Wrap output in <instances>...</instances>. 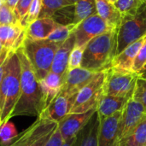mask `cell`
Instances as JSON below:
<instances>
[{
  "instance_id": "cell-1",
  "label": "cell",
  "mask_w": 146,
  "mask_h": 146,
  "mask_svg": "<svg viewBox=\"0 0 146 146\" xmlns=\"http://www.w3.org/2000/svg\"><path fill=\"white\" fill-rule=\"evenodd\" d=\"M15 51L21 65V93L10 118L19 115L38 117L46 108L39 81L22 47Z\"/></svg>"
},
{
  "instance_id": "cell-2",
  "label": "cell",
  "mask_w": 146,
  "mask_h": 146,
  "mask_svg": "<svg viewBox=\"0 0 146 146\" xmlns=\"http://www.w3.org/2000/svg\"><path fill=\"white\" fill-rule=\"evenodd\" d=\"M118 29H111L92 38L86 46L81 68L98 73L110 68L116 56Z\"/></svg>"
},
{
  "instance_id": "cell-3",
  "label": "cell",
  "mask_w": 146,
  "mask_h": 146,
  "mask_svg": "<svg viewBox=\"0 0 146 146\" xmlns=\"http://www.w3.org/2000/svg\"><path fill=\"white\" fill-rule=\"evenodd\" d=\"M21 93V65L16 51L11 50L7 59L0 84L1 126L11 119V114Z\"/></svg>"
},
{
  "instance_id": "cell-4",
  "label": "cell",
  "mask_w": 146,
  "mask_h": 146,
  "mask_svg": "<svg viewBox=\"0 0 146 146\" xmlns=\"http://www.w3.org/2000/svg\"><path fill=\"white\" fill-rule=\"evenodd\" d=\"M61 44L48 39L34 40L25 38L21 47L38 81L50 72L55 54Z\"/></svg>"
},
{
  "instance_id": "cell-5",
  "label": "cell",
  "mask_w": 146,
  "mask_h": 146,
  "mask_svg": "<svg viewBox=\"0 0 146 146\" xmlns=\"http://www.w3.org/2000/svg\"><path fill=\"white\" fill-rule=\"evenodd\" d=\"M146 36V2L134 12L122 15L118 27L116 55Z\"/></svg>"
},
{
  "instance_id": "cell-6",
  "label": "cell",
  "mask_w": 146,
  "mask_h": 146,
  "mask_svg": "<svg viewBox=\"0 0 146 146\" xmlns=\"http://www.w3.org/2000/svg\"><path fill=\"white\" fill-rule=\"evenodd\" d=\"M107 70L98 72L75 96L69 114L85 113L98 107V102L104 95V82Z\"/></svg>"
},
{
  "instance_id": "cell-7",
  "label": "cell",
  "mask_w": 146,
  "mask_h": 146,
  "mask_svg": "<svg viewBox=\"0 0 146 146\" xmlns=\"http://www.w3.org/2000/svg\"><path fill=\"white\" fill-rule=\"evenodd\" d=\"M138 79L136 73H121L109 68L104 82V94L130 100L133 98Z\"/></svg>"
},
{
  "instance_id": "cell-8",
  "label": "cell",
  "mask_w": 146,
  "mask_h": 146,
  "mask_svg": "<svg viewBox=\"0 0 146 146\" xmlns=\"http://www.w3.org/2000/svg\"><path fill=\"white\" fill-rule=\"evenodd\" d=\"M111 29L98 13L92 15L74 27L73 31L75 36L74 46L86 48V44L92 38Z\"/></svg>"
},
{
  "instance_id": "cell-9",
  "label": "cell",
  "mask_w": 146,
  "mask_h": 146,
  "mask_svg": "<svg viewBox=\"0 0 146 146\" xmlns=\"http://www.w3.org/2000/svg\"><path fill=\"white\" fill-rule=\"evenodd\" d=\"M145 119L146 110L144 106L133 98L130 99L122 111L119 122L117 144L131 133Z\"/></svg>"
},
{
  "instance_id": "cell-10",
  "label": "cell",
  "mask_w": 146,
  "mask_h": 146,
  "mask_svg": "<svg viewBox=\"0 0 146 146\" xmlns=\"http://www.w3.org/2000/svg\"><path fill=\"white\" fill-rule=\"evenodd\" d=\"M97 111L96 109L85 113L68 114L59 123L58 128L64 141L74 138L89 122L92 115Z\"/></svg>"
},
{
  "instance_id": "cell-11",
  "label": "cell",
  "mask_w": 146,
  "mask_h": 146,
  "mask_svg": "<svg viewBox=\"0 0 146 146\" xmlns=\"http://www.w3.org/2000/svg\"><path fill=\"white\" fill-rule=\"evenodd\" d=\"M96 74L81 67L68 70L61 91L69 98L74 97L92 80Z\"/></svg>"
},
{
  "instance_id": "cell-12",
  "label": "cell",
  "mask_w": 146,
  "mask_h": 146,
  "mask_svg": "<svg viewBox=\"0 0 146 146\" xmlns=\"http://www.w3.org/2000/svg\"><path fill=\"white\" fill-rule=\"evenodd\" d=\"M57 126V122L52 121L40 115L33 122V124H32L28 128L21 133L15 141L6 146H27L43 133L51 129L56 128Z\"/></svg>"
},
{
  "instance_id": "cell-13",
  "label": "cell",
  "mask_w": 146,
  "mask_h": 146,
  "mask_svg": "<svg viewBox=\"0 0 146 146\" xmlns=\"http://www.w3.org/2000/svg\"><path fill=\"white\" fill-rule=\"evenodd\" d=\"M75 96L69 98L61 91L40 115L52 121L59 123L69 114Z\"/></svg>"
},
{
  "instance_id": "cell-14",
  "label": "cell",
  "mask_w": 146,
  "mask_h": 146,
  "mask_svg": "<svg viewBox=\"0 0 146 146\" xmlns=\"http://www.w3.org/2000/svg\"><path fill=\"white\" fill-rule=\"evenodd\" d=\"M145 39V37L135 41L134 43L128 45L121 53L116 55L113 59L110 68L121 73H132L133 62L138 52L142 47Z\"/></svg>"
},
{
  "instance_id": "cell-15",
  "label": "cell",
  "mask_w": 146,
  "mask_h": 146,
  "mask_svg": "<svg viewBox=\"0 0 146 146\" xmlns=\"http://www.w3.org/2000/svg\"><path fill=\"white\" fill-rule=\"evenodd\" d=\"M122 111L117 112L115 115L100 121V127L98 133V146L117 145L118 127Z\"/></svg>"
},
{
  "instance_id": "cell-16",
  "label": "cell",
  "mask_w": 146,
  "mask_h": 146,
  "mask_svg": "<svg viewBox=\"0 0 146 146\" xmlns=\"http://www.w3.org/2000/svg\"><path fill=\"white\" fill-rule=\"evenodd\" d=\"M74 44L75 36L74 33H72L69 38L65 42H63L57 49L53 59L50 72H53L62 76L66 75L68 72L69 56L73 48L74 47Z\"/></svg>"
},
{
  "instance_id": "cell-17",
  "label": "cell",
  "mask_w": 146,
  "mask_h": 146,
  "mask_svg": "<svg viewBox=\"0 0 146 146\" xmlns=\"http://www.w3.org/2000/svg\"><path fill=\"white\" fill-rule=\"evenodd\" d=\"M100 120L97 111L86 127L75 136L72 146H98Z\"/></svg>"
},
{
  "instance_id": "cell-18",
  "label": "cell",
  "mask_w": 146,
  "mask_h": 146,
  "mask_svg": "<svg viewBox=\"0 0 146 146\" xmlns=\"http://www.w3.org/2000/svg\"><path fill=\"white\" fill-rule=\"evenodd\" d=\"M59 25L51 18H38L26 28V37L34 40L47 39Z\"/></svg>"
},
{
  "instance_id": "cell-19",
  "label": "cell",
  "mask_w": 146,
  "mask_h": 146,
  "mask_svg": "<svg viewBox=\"0 0 146 146\" xmlns=\"http://www.w3.org/2000/svg\"><path fill=\"white\" fill-rule=\"evenodd\" d=\"M128 101V99L124 98L105 94L103 95L97 107V113L98 115L99 120H104L117 112L122 111Z\"/></svg>"
},
{
  "instance_id": "cell-20",
  "label": "cell",
  "mask_w": 146,
  "mask_h": 146,
  "mask_svg": "<svg viewBox=\"0 0 146 146\" xmlns=\"http://www.w3.org/2000/svg\"><path fill=\"white\" fill-rule=\"evenodd\" d=\"M65 80V75L62 76L53 72H50L43 80L39 81L46 107L61 92Z\"/></svg>"
},
{
  "instance_id": "cell-21",
  "label": "cell",
  "mask_w": 146,
  "mask_h": 146,
  "mask_svg": "<svg viewBox=\"0 0 146 146\" xmlns=\"http://www.w3.org/2000/svg\"><path fill=\"white\" fill-rule=\"evenodd\" d=\"M97 13L112 29H118L122 15L109 0H96Z\"/></svg>"
},
{
  "instance_id": "cell-22",
  "label": "cell",
  "mask_w": 146,
  "mask_h": 146,
  "mask_svg": "<svg viewBox=\"0 0 146 146\" xmlns=\"http://www.w3.org/2000/svg\"><path fill=\"white\" fill-rule=\"evenodd\" d=\"M24 29L25 28H23L20 23L14 25H0V45L3 48L14 50L15 42Z\"/></svg>"
},
{
  "instance_id": "cell-23",
  "label": "cell",
  "mask_w": 146,
  "mask_h": 146,
  "mask_svg": "<svg viewBox=\"0 0 146 146\" xmlns=\"http://www.w3.org/2000/svg\"><path fill=\"white\" fill-rule=\"evenodd\" d=\"M97 14L96 0H79L74 4V19L73 25L76 27L89 16Z\"/></svg>"
},
{
  "instance_id": "cell-24",
  "label": "cell",
  "mask_w": 146,
  "mask_h": 146,
  "mask_svg": "<svg viewBox=\"0 0 146 146\" xmlns=\"http://www.w3.org/2000/svg\"><path fill=\"white\" fill-rule=\"evenodd\" d=\"M116 146H146V119Z\"/></svg>"
},
{
  "instance_id": "cell-25",
  "label": "cell",
  "mask_w": 146,
  "mask_h": 146,
  "mask_svg": "<svg viewBox=\"0 0 146 146\" xmlns=\"http://www.w3.org/2000/svg\"><path fill=\"white\" fill-rule=\"evenodd\" d=\"M72 4L68 0H42V9L38 18H51L55 12Z\"/></svg>"
},
{
  "instance_id": "cell-26",
  "label": "cell",
  "mask_w": 146,
  "mask_h": 146,
  "mask_svg": "<svg viewBox=\"0 0 146 146\" xmlns=\"http://www.w3.org/2000/svg\"><path fill=\"white\" fill-rule=\"evenodd\" d=\"M51 19L62 26H68L73 24L74 19V4L64 7L57 10L51 16Z\"/></svg>"
},
{
  "instance_id": "cell-27",
  "label": "cell",
  "mask_w": 146,
  "mask_h": 146,
  "mask_svg": "<svg viewBox=\"0 0 146 146\" xmlns=\"http://www.w3.org/2000/svg\"><path fill=\"white\" fill-rule=\"evenodd\" d=\"M19 136L15 125L11 121H7L0 127V146H6Z\"/></svg>"
},
{
  "instance_id": "cell-28",
  "label": "cell",
  "mask_w": 146,
  "mask_h": 146,
  "mask_svg": "<svg viewBox=\"0 0 146 146\" xmlns=\"http://www.w3.org/2000/svg\"><path fill=\"white\" fill-rule=\"evenodd\" d=\"M74 27H75L73 24L68 25V26L59 25V27L51 33V34L48 37L47 39L51 41V42H55V43H58V44H62L72 34Z\"/></svg>"
},
{
  "instance_id": "cell-29",
  "label": "cell",
  "mask_w": 146,
  "mask_h": 146,
  "mask_svg": "<svg viewBox=\"0 0 146 146\" xmlns=\"http://www.w3.org/2000/svg\"><path fill=\"white\" fill-rule=\"evenodd\" d=\"M42 9V0H33L32 4L23 20L20 22L23 28H27L32 22L36 21L39 17V14Z\"/></svg>"
},
{
  "instance_id": "cell-30",
  "label": "cell",
  "mask_w": 146,
  "mask_h": 146,
  "mask_svg": "<svg viewBox=\"0 0 146 146\" xmlns=\"http://www.w3.org/2000/svg\"><path fill=\"white\" fill-rule=\"evenodd\" d=\"M143 3L142 0H116L114 5L121 15H126L136 11Z\"/></svg>"
},
{
  "instance_id": "cell-31",
  "label": "cell",
  "mask_w": 146,
  "mask_h": 146,
  "mask_svg": "<svg viewBox=\"0 0 146 146\" xmlns=\"http://www.w3.org/2000/svg\"><path fill=\"white\" fill-rule=\"evenodd\" d=\"M84 50H85V48H82V47L74 46L69 56V59H68V70L81 67Z\"/></svg>"
},
{
  "instance_id": "cell-32",
  "label": "cell",
  "mask_w": 146,
  "mask_h": 146,
  "mask_svg": "<svg viewBox=\"0 0 146 146\" xmlns=\"http://www.w3.org/2000/svg\"><path fill=\"white\" fill-rule=\"evenodd\" d=\"M133 98L140 103L146 110V80L140 78L138 79Z\"/></svg>"
},
{
  "instance_id": "cell-33",
  "label": "cell",
  "mask_w": 146,
  "mask_h": 146,
  "mask_svg": "<svg viewBox=\"0 0 146 146\" xmlns=\"http://www.w3.org/2000/svg\"><path fill=\"white\" fill-rule=\"evenodd\" d=\"M19 23L15 18L14 11L4 3L0 8V25H14Z\"/></svg>"
},
{
  "instance_id": "cell-34",
  "label": "cell",
  "mask_w": 146,
  "mask_h": 146,
  "mask_svg": "<svg viewBox=\"0 0 146 146\" xmlns=\"http://www.w3.org/2000/svg\"><path fill=\"white\" fill-rule=\"evenodd\" d=\"M146 64V36L145 42L138 52L133 65V72L139 74Z\"/></svg>"
},
{
  "instance_id": "cell-35",
  "label": "cell",
  "mask_w": 146,
  "mask_h": 146,
  "mask_svg": "<svg viewBox=\"0 0 146 146\" xmlns=\"http://www.w3.org/2000/svg\"><path fill=\"white\" fill-rule=\"evenodd\" d=\"M32 2H33V0H19L18 1V3L14 10V14H15V18L19 23L26 16V15L32 4Z\"/></svg>"
},
{
  "instance_id": "cell-36",
  "label": "cell",
  "mask_w": 146,
  "mask_h": 146,
  "mask_svg": "<svg viewBox=\"0 0 146 146\" xmlns=\"http://www.w3.org/2000/svg\"><path fill=\"white\" fill-rule=\"evenodd\" d=\"M58 127V126H57ZM57 128V127H56ZM51 129L44 133H43L42 135H40L39 137H38L36 139H34L33 142H31L30 144H28L27 146H44L45 144L47 143V141L49 140V139L50 138V136L52 135V133L55 132V130L56 129Z\"/></svg>"
},
{
  "instance_id": "cell-37",
  "label": "cell",
  "mask_w": 146,
  "mask_h": 146,
  "mask_svg": "<svg viewBox=\"0 0 146 146\" xmlns=\"http://www.w3.org/2000/svg\"><path fill=\"white\" fill-rule=\"evenodd\" d=\"M63 143H64V140L57 127V128L52 133V135L50 136V138L49 139V140L47 141V143L44 146H62Z\"/></svg>"
},
{
  "instance_id": "cell-38",
  "label": "cell",
  "mask_w": 146,
  "mask_h": 146,
  "mask_svg": "<svg viewBox=\"0 0 146 146\" xmlns=\"http://www.w3.org/2000/svg\"><path fill=\"white\" fill-rule=\"evenodd\" d=\"M18 1L19 0H5L4 1V4L7 7H9L11 10L14 11L15 7H16V5H17V3H18Z\"/></svg>"
},
{
  "instance_id": "cell-39",
  "label": "cell",
  "mask_w": 146,
  "mask_h": 146,
  "mask_svg": "<svg viewBox=\"0 0 146 146\" xmlns=\"http://www.w3.org/2000/svg\"><path fill=\"white\" fill-rule=\"evenodd\" d=\"M138 75H139V78L146 80V64H145V66L143 68V69H142V70L138 74Z\"/></svg>"
},
{
  "instance_id": "cell-40",
  "label": "cell",
  "mask_w": 146,
  "mask_h": 146,
  "mask_svg": "<svg viewBox=\"0 0 146 146\" xmlns=\"http://www.w3.org/2000/svg\"><path fill=\"white\" fill-rule=\"evenodd\" d=\"M74 138H75V137H74ZM74 138H73V139H69V140L64 141L62 146H72L73 143H74Z\"/></svg>"
},
{
  "instance_id": "cell-41",
  "label": "cell",
  "mask_w": 146,
  "mask_h": 146,
  "mask_svg": "<svg viewBox=\"0 0 146 146\" xmlns=\"http://www.w3.org/2000/svg\"><path fill=\"white\" fill-rule=\"evenodd\" d=\"M68 1H69V2H71L73 4H75V3H77L79 0H68Z\"/></svg>"
},
{
  "instance_id": "cell-42",
  "label": "cell",
  "mask_w": 146,
  "mask_h": 146,
  "mask_svg": "<svg viewBox=\"0 0 146 146\" xmlns=\"http://www.w3.org/2000/svg\"><path fill=\"white\" fill-rule=\"evenodd\" d=\"M4 1H5V0H0V8H1V6L4 3Z\"/></svg>"
},
{
  "instance_id": "cell-43",
  "label": "cell",
  "mask_w": 146,
  "mask_h": 146,
  "mask_svg": "<svg viewBox=\"0 0 146 146\" xmlns=\"http://www.w3.org/2000/svg\"><path fill=\"white\" fill-rule=\"evenodd\" d=\"M110 3H115V2H116V0H109Z\"/></svg>"
},
{
  "instance_id": "cell-44",
  "label": "cell",
  "mask_w": 146,
  "mask_h": 146,
  "mask_svg": "<svg viewBox=\"0 0 146 146\" xmlns=\"http://www.w3.org/2000/svg\"><path fill=\"white\" fill-rule=\"evenodd\" d=\"M0 127H1V110H0Z\"/></svg>"
},
{
  "instance_id": "cell-45",
  "label": "cell",
  "mask_w": 146,
  "mask_h": 146,
  "mask_svg": "<svg viewBox=\"0 0 146 146\" xmlns=\"http://www.w3.org/2000/svg\"><path fill=\"white\" fill-rule=\"evenodd\" d=\"M142 1H143V2H146V0H142Z\"/></svg>"
}]
</instances>
